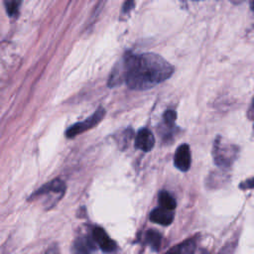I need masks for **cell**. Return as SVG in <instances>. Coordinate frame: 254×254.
Wrapping results in <instances>:
<instances>
[{
    "mask_svg": "<svg viewBox=\"0 0 254 254\" xmlns=\"http://www.w3.org/2000/svg\"><path fill=\"white\" fill-rule=\"evenodd\" d=\"M121 72L130 88L145 90L167 80L173 74L174 67L157 54H128L124 59Z\"/></svg>",
    "mask_w": 254,
    "mask_h": 254,
    "instance_id": "obj_1",
    "label": "cell"
},
{
    "mask_svg": "<svg viewBox=\"0 0 254 254\" xmlns=\"http://www.w3.org/2000/svg\"><path fill=\"white\" fill-rule=\"evenodd\" d=\"M237 146L224 142L222 138L217 137L213 143L212 157L216 166L226 169L229 168L238 155Z\"/></svg>",
    "mask_w": 254,
    "mask_h": 254,
    "instance_id": "obj_2",
    "label": "cell"
},
{
    "mask_svg": "<svg viewBox=\"0 0 254 254\" xmlns=\"http://www.w3.org/2000/svg\"><path fill=\"white\" fill-rule=\"evenodd\" d=\"M104 115H105V110L101 107L98 108L87 119H85L83 121H80V122H76L75 124L70 126L66 130V137L67 138H72V137H74L78 134L83 133L84 131H87V130L93 128L94 126H96L103 119Z\"/></svg>",
    "mask_w": 254,
    "mask_h": 254,
    "instance_id": "obj_3",
    "label": "cell"
},
{
    "mask_svg": "<svg viewBox=\"0 0 254 254\" xmlns=\"http://www.w3.org/2000/svg\"><path fill=\"white\" fill-rule=\"evenodd\" d=\"M64 190H65V184L62 180L56 179V180H53V181L45 184L39 190H37V191L30 196V199H35L37 197L51 195L53 193L62 197L63 194L64 193Z\"/></svg>",
    "mask_w": 254,
    "mask_h": 254,
    "instance_id": "obj_4",
    "label": "cell"
},
{
    "mask_svg": "<svg viewBox=\"0 0 254 254\" xmlns=\"http://www.w3.org/2000/svg\"><path fill=\"white\" fill-rule=\"evenodd\" d=\"M92 238L100 249L106 253L113 252L116 249V243L113 241L106 231L101 227H94L92 230Z\"/></svg>",
    "mask_w": 254,
    "mask_h": 254,
    "instance_id": "obj_5",
    "label": "cell"
},
{
    "mask_svg": "<svg viewBox=\"0 0 254 254\" xmlns=\"http://www.w3.org/2000/svg\"><path fill=\"white\" fill-rule=\"evenodd\" d=\"M191 163L190 150L188 144H182L178 147L175 156H174V164L177 169L182 172H187Z\"/></svg>",
    "mask_w": 254,
    "mask_h": 254,
    "instance_id": "obj_6",
    "label": "cell"
},
{
    "mask_svg": "<svg viewBox=\"0 0 254 254\" xmlns=\"http://www.w3.org/2000/svg\"><path fill=\"white\" fill-rule=\"evenodd\" d=\"M154 145H155V138L153 133L149 129L142 128L137 132L135 137L136 148L144 152H149L153 149Z\"/></svg>",
    "mask_w": 254,
    "mask_h": 254,
    "instance_id": "obj_7",
    "label": "cell"
},
{
    "mask_svg": "<svg viewBox=\"0 0 254 254\" xmlns=\"http://www.w3.org/2000/svg\"><path fill=\"white\" fill-rule=\"evenodd\" d=\"M95 250V242L93 238L85 235L78 236L71 246V254H92Z\"/></svg>",
    "mask_w": 254,
    "mask_h": 254,
    "instance_id": "obj_8",
    "label": "cell"
},
{
    "mask_svg": "<svg viewBox=\"0 0 254 254\" xmlns=\"http://www.w3.org/2000/svg\"><path fill=\"white\" fill-rule=\"evenodd\" d=\"M150 219L153 222L161 225H170L174 220V212L173 210H169L159 206L151 211Z\"/></svg>",
    "mask_w": 254,
    "mask_h": 254,
    "instance_id": "obj_9",
    "label": "cell"
},
{
    "mask_svg": "<svg viewBox=\"0 0 254 254\" xmlns=\"http://www.w3.org/2000/svg\"><path fill=\"white\" fill-rule=\"evenodd\" d=\"M195 251V241L193 239H187L186 241L176 245L165 254H193Z\"/></svg>",
    "mask_w": 254,
    "mask_h": 254,
    "instance_id": "obj_10",
    "label": "cell"
},
{
    "mask_svg": "<svg viewBox=\"0 0 254 254\" xmlns=\"http://www.w3.org/2000/svg\"><path fill=\"white\" fill-rule=\"evenodd\" d=\"M147 244L151 247L153 251H158L162 243V235L155 229H149L145 236Z\"/></svg>",
    "mask_w": 254,
    "mask_h": 254,
    "instance_id": "obj_11",
    "label": "cell"
},
{
    "mask_svg": "<svg viewBox=\"0 0 254 254\" xmlns=\"http://www.w3.org/2000/svg\"><path fill=\"white\" fill-rule=\"evenodd\" d=\"M159 203L161 207L169 210H174L177 206L176 199L167 190H161L159 193Z\"/></svg>",
    "mask_w": 254,
    "mask_h": 254,
    "instance_id": "obj_12",
    "label": "cell"
},
{
    "mask_svg": "<svg viewBox=\"0 0 254 254\" xmlns=\"http://www.w3.org/2000/svg\"><path fill=\"white\" fill-rule=\"evenodd\" d=\"M20 4H21V0H7L5 2V7H6L7 14L10 17L16 16V14L19 11Z\"/></svg>",
    "mask_w": 254,
    "mask_h": 254,
    "instance_id": "obj_13",
    "label": "cell"
},
{
    "mask_svg": "<svg viewBox=\"0 0 254 254\" xmlns=\"http://www.w3.org/2000/svg\"><path fill=\"white\" fill-rule=\"evenodd\" d=\"M176 118H177V115L174 110H167L164 114V122L170 127H173L175 125Z\"/></svg>",
    "mask_w": 254,
    "mask_h": 254,
    "instance_id": "obj_14",
    "label": "cell"
},
{
    "mask_svg": "<svg viewBox=\"0 0 254 254\" xmlns=\"http://www.w3.org/2000/svg\"><path fill=\"white\" fill-rule=\"evenodd\" d=\"M240 189L242 190H249V189H254V178L248 179L244 182H241L240 184Z\"/></svg>",
    "mask_w": 254,
    "mask_h": 254,
    "instance_id": "obj_15",
    "label": "cell"
},
{
    "mask_svg": "<svg viewBox=\"0 0 254 254\" xmlns=\"http://www.w3.org/2000/svg\"><path fill=\"white\" fill-rule=\"evenodd\" d=\"M133 7H134V0H126L125 3H124V5H123L122 11H123L124 13L129 12Z\"/></svg>",
    "mask_w": 254,
    "mask_h": 254,
    "instance_id": "obj_16",
    "label": "cell"
},
{
    "mask_svg": "<svg viewBox=\"0 0 254 254\" xmlns=\"http://www.w3.org/2000/svg\"><path fill=\"white\" fill-rule=\"evenodd\" d=\"M45 254H60L59 247H58L57 245H53V246H51L49 249H47V251L45 252Z\"/></svg>",
    "mask_w": 254,
    "mask_h": 254,
    "instance_id": "obj_17",
    "label": "cell"
},
{
    "mask_svg": "<svg viewBox=\"0 0 254 254\" xmlns=\"http://www.w3.org/2000/svg\"><path fill=\"white\" fill-rule=\"evenodd\" d=\"M248 117L252 120H254V100L252 101V104L250 105L249 112H248Z\"/></svg>",
    "mask_w": 254,
    "mask_h": 254,
    "instance_id": "obj_18",
    "label": "cell"
},
{
    "mask_svg": "<svg viewBox=\"0 0 254 254\" xmlns=\"http://www.w3.org/2000/svg\"><path fill=\"white\" fill-rule=\"evenodd\" d=\"M231 3H233V4H240V3H242L243 1H245V0H229Z\"/></svg>",
    "mask_w": 254,
    "mask_h": 254,
    "instance_id": "obj_19",
    "label": "cell"
},
{
    "mask_svg": "<svg viewBox=\"0 0 254 254\" xmlns=\"http://www.w3.org/2000/svg\"><path fill=\"white\" fill-rule=\"evenodd\" d=\"M251 10L254 12V0L251 2Z\"/></svg>",
    "mask_w": 254,
    "mask_h": 254,
    "instance_id": "obj_20",
    "label": "cell"
}]
</instances>
